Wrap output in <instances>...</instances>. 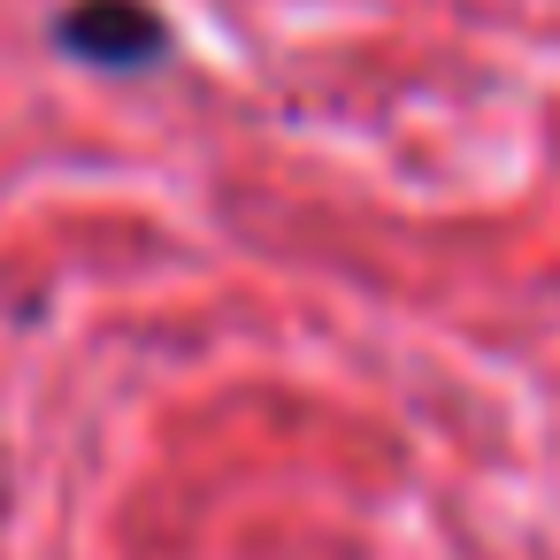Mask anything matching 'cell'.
I'll list each match as a JSON object with an SVG mask.
<instances>
[{"mask_svg":"<svg viewBox=\"0 0 560 560\" xmlns=\"http://www.w3.org/2000/svg\"><path fill=\"white\" fill-rule=\"evenodd\" d=\"M55 39L78 62H101V70H139V62L162 55V24L139 0H78V9H62Z\"/></svg>","mask_w":560,"mask_h":560,"instance_id":"6da1fadb","label":"cell"}]
</instances>
